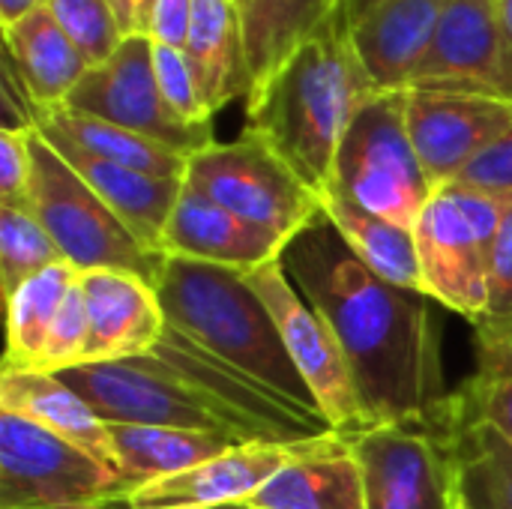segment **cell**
<instances>
[{
	"label": "cell",
	"instance_id": "6da1fadb",
	"mask_svg": "<svg viewBox=\"0 0 512 509\" xmlns=\"http://www.w3.org/2000/svg\"><path fill=\"white\" fill-rule=\"evenodd\" d=\"M279 261L333 330L369 426H450L453 393L441 363V318L429 294L372 273L327 216L300 231Z\"/></svg>",
	"mask_w": 512,
	"mask_h": 509
},
{
	"label": "cell",
	"instance_id": "7a4b0ae2",
	"mask_svg": "<svg viewBox=\"0 0 512 509\" xmlns=\"http://www.w3.org/2000/svg\"><path fill=\"white\" fill-rule=\"evenodd\" d=\"M105 423L219 435L231 444H306L336 438L318 420L264 390L201 345L165 327L153 351L57 372Z\"/></svg>",
	"mask_w": 512,
	"mask_h": 509
},
{
	"label": "cell",
	"instance_id": "3957f363",
	"mask_svg": "<svg viewBox=\"0 0 512 509\" xmlns=\"http://www.w3.org/2000/svg\"><path fill=\"white\" fill-rule=\"evenodd\" d=\"M342 9L246 96V132L264 138L321 198L333 192L339 144L375 96Z\"/></svg>",
	"mask_w": 512,
	"mask_h": 509
},
{
	"label": "cell",
	"instance_id": "277c9868",
	"mask_svg": "<svg viewBox=\"0 0 512 509\" xmlns=\"http://www.w3.org/2000/svg\"><path fill=\"white\" fill-rule=\"evenodd\" d=\"M156 294L168 327L288 405L327 420L246 273L165 255L156 276Z\"/></svg>",
	"mask_w": 512,
	"mask_h": 509
},
{
	"label": "cell",
	"instance_id": "5b68a950",
	"mask_svg": "<svg viewBox=\"0 0 512 509\" xmlns=\"http://www.w3.org/2000/svg\"><path fill=\"white\" fill-rule=\"evenodd\" d=\"M30 210L75 270H120L156 285L165 255L150 252L36 129Z\"/></svg>",
	"mask_w": 512,
	"mask_h": 509
},
{
	"label": "cell",
	"instance_id": "8992f818",
	"mask_svg": "<svg viewBox=\"0 0 512 509\" xmlns=\"http://www.w3.org/2000/svg\"><path fill=\"white\" fill-rule=\"evenodd\" d=\"M405 93H375L354 114L333 168V192L414 228L435 195L408 135Z\"/></svg>",
	"mask_w": 512,
	"mask_h": 509
},
{
	"label": "cell",
	"instance_id": "52a82bcc",
	"mask_svg": "<svg viewBox=\"0 0 512 509\" xmlns=\"http://www.w3.org/2000/svg\"><path fill=\"white\" fill-rule=\"evenodd\" d=\"M501 219V201L450 183L435 189L414 225L426 294L471 324L486 318L489 267Z\"/></svg>",
	"mask_w": 512,
	"mask_h": 509
},
{
	"label": "cell",
	"instance_id": "ba28073f",
	"mask_svg": "<svg viewBox=\"0 0 512 509\" xmlns=\"http://www.w3.org/2000/svg\"><path fill=\"white\" fill-rule=\"evenodd\" d=\"M186 183L285 243L324 216V198L264 138L246 129L234 141H213L189 156Z\"/></svg>",
	"mask_w": 512,
	"mask_h": 509
},
{
	"label": "cell",
	"instance_id": "9c48e42d",
	"mask_svg": "<svg viewBox=\"0 0 512 509\" xmlns=\"http://www.w3.org/2000/svg\"><path fill=\"white\" fill-rule=\"evenodd\" d=\"M366 509H465L459 432L441 423H387L351 438Z\"/></svg>",
	"mask_w": 512,
	"mask_h": 509
},
{
	"label": "cell",
	"instance_id": "30bf717a",
	"mask_svg": "<svg viewBox=\"0 0 512 509\" xmlns=\"http://www.w3.org/2000/svg\"><path fill=\"white\" fill-rule=\"evenodd\" d=\"M123 495L90 453L45 426L0 411V509L99 507Z\"/></svg>",
	"mask_w": 512,
	"mask_h": 509
},
{
	"label": "cell",
	"instance_id": "8fae6325",
	"mask_svg": "<svg viewBox=\"0 0 512 509\" xmlns=\"http://www.w3.org/2000/svg\"><path fill=\"white\" fill-rule=\"evenodd\" d=\"M66 108L138 132L183 156H195L216 141L213 126H189L168 111L147 33L126 36L105 63L90 66L69 93Z\"/></svg>",
	"mask_w": 512,
	"mask_h": 509
},
{
	"label": "cell",
	"instance_id": "7c38bea8",
	"mask_svg": "<svg viewBox=\"0 0 512 509\" xmlns=\"http://www.w3.org/2000/svg\"><path fill=\"white\" fill-rule=\"evenodd\" d=\"M246 279L267 303L297 372L303 375L306 387L312 390L333 432L351 441L363 435L366 429H372L360 408L348 363L339 351L333 330L315 312V306L300 294V288L291 282L282 261H273L255 273H246Z\"/></svg>",
	"mask_w": 512,
	"mask_h": 509
},
{
	"label": "cell",
	"instance_id": "4fadbf2b",
	"mask_svg": "<svg viewBox=\"0 0 512 509\" xmlns=\"http://www.w3.org/2000/svg\"><path fill=\"white\" fill-rule=\"evenodd\" d=\"M405 117L423 171L441 189L456 183L474 159L510 132L512 102L486 93L411 87Z\"/></svg>",
	"mask_w": 512,
	"mask_h": 509
},
{
	"label": "cell",
	"instance_id": "5bb4252c",
	"mask_svg": "<svg viewBox=\"0 0 512 509\" xmlns=\"http://www.w3.org/2000/svg\"><path fill=\"white\" fill-rule=\"evenodd\" d=\"M411 87L486 93L512 102V39L501 3L450 0Z\"/></svg>",
	"mask_w": 512,
	"mask_h": 509
},
{
	"label": "cell",
	"instance_id": "9a60e30c",
	"mask_svg": "<svg viewBox=\"0 0 512 509\" xmlns=\"http://www.w3.org/2000/svg\"><path fill=\"white\" fill-rule=\"evenodd\" d=\"M339 438V435H336ZM330 441V438H321ZM321 441L306 444H240L216 459H207L183 474L144 483L108 504L105 509H207L246 504L264 483H270L288 462L303 456Z\"/></svg>",
	"mask_w": 512,
	"mask_h": 509
},
{
	"label": "cell",
	"instance_id": "2e32d148",
	"mask_svg": "<svg viewBox=\"0 0 512 509\" xmlns=\"http://www.w3.org/2000/svg\"><path fill=\"white\" fill-rule=\"evenodd\" d=\"M81 294L87 312L84 366L141 357L156 348L168 327L156 285L141 276L90 270L81 273Z\"/></svg>",
	"mask_w": 512,
	"mask_h": 509
},
{
	"label": "cell",
	"instance_id": "e0dca14e",
	"mask_svg": "<svg viewBox=\"0 0 512 509\" xmlns=\"http://www.w3.org/2000/svg\"><path fill=\"white\" fill-rule=\"evenodd\" d=\"M285 246L288 243L276 234L243 222L189 183L180 192V201L168 219L162 240L165 255L216 264L237 273H255L279 261Z\"/></svg>",
	"mask_w": 512,
	"mask_h": 509
},
{
	"label": "cell",
	"instance_id": "ac0fdd59",
	"mask_svg": "<svg viewBox=\"0 0 512 509\" xmlns=\"http://www.w3.org/2000/svg\"><path fill=\"white\" fill-rule=\"evenodd\" d=\"M450 0H387L348 24L351 45L378 93L408 90Z\"/></svg>",
	"mask_w": 512,
	"mask_h": 509
},
{
	"label": "cell",
	"instance_id": "d6986e66",
	"mask_svg": "<svg viewBox=\"0 0 512 509\" xmlns=\"http://www.w3.org/2000/svg\"><path fill=\"white\" fill-rule=\"evenodd\" d=\"M45 138V135H42ZM78 174L81 180L111 207V213L150 249L162 252L168 219L180 201V192L186 186V177H156L144 174L126 165L105 162L99 156L84 153L81 147L63 141V138H45Z\"/></svg>",
	"mask_w": 512,
	"mask_h": 509
},
{
	"label": "cell",
	"instance_id": "ffe728a7",
	"mask_svg": "<svg viewBox=\"0 0 512 509\" xmlns=\"http://www.w3.org/2000/svg\"><path fill=\"white\" fill-rule=\"evenodd\" d=\"M0 411H12L45 426L48 432L90 453L99 465H105L117 477L111 423H105L96 414V408L57 375L3 369L0 372Z\"/></svg>",
	"mask_w": 512,
	"mask_h": 509
},
{
	"label": "cell",
	"instance_id": "44dd1931",
	"mask_svg": "<svg viewBox=\"0 0 512 509\" xmlns=\"http://www.w3.org/2000/svg\"><path fill=\"white\" fill-rule=\"evenodd\" d=\"M3 69L18 81L33 111L66 105L75 84L90 69L72 39L60 30L48 6L3 30Z\"/></svg>",
	"mask_w": 512,
	"mask_h": 509
},
{
	"label": "cell",
	"instance_id": "7402d4cb",
	"mask_svg": "<svg viewBox=\"0 0 512 509\" xmlns=\"http://www.w3.org/2000/svg\"><path fill=\"white\" fill-rule=\"evenodd\" d=\"M252 509H366L363 471L345 438H330L288 462L249 501Z\"/></svg>",
	"mask_w": 512,
	"mask_h": 509
},
{
	"label": "cell",
	"instance_id": "603a6c76",
	"mask_svg": "<svg viewBox=\"0 0 512 509\" xmlns=\"http://www.w3.org/2000/svg\"><path fill=\"white\" fill-rule=\"evenodd\" d=\"M183 51L213 117L237 96H249L252 81L243 54V24L231 0H195Z\"/></svg>",
	"mask_w": 512,
	"mask_h": 509
},
{
	"label": "cell",
	"instance_id": "cb8c5ba5",
	"mask_svg": "<svg viewBox=\"0 0 512 509\" xmlns=\"http://www.w3.org/2000/svg\"><path fill=\"white\" fill-rule=\"evenodd\" d=\"M111 444L117 456V477L123 495L144 483L183 474L207 459L222 456L231 447H240L219 435L132 423H111Z\"/></svg>",
	"mask_w": 512,
	"mask_h": 509
},
{
	"label": "cell",
	"instance_id": "d4e9b609",
	"mask_svg": "<svg viewBox=\"0 0 512 509\" xmlns=\"http://www.w3.org/2000/svg\"><path fill=\"white\" fill-rule=\"evenodd\" d=\"M33 129L45 138H63L81 147L84 153L99 156L114 165H126L144 174H156V177H186L189 156L159 141H150L138 132H129L123 126L69 111L66 105L33 111Z\"/></svg>",
	"mask_w": 512,
	"mask_h": 509
},
{
	"label": "cell",
	"instance_id": "484cf974",
	"mask_svg": "<svg viewBox=\"0 0 512 509\" xmlns=\"http://www.w3.org/2000/svg\"><path fill=\"white\" fill-rule=\"evenodd\" d=\"M324 216L333 222V228L342 234V240L351 246V252L372 273H378L381 279H387L399 288L426 294L414 228L384 219L339 192H330L324 198Z\"/></svg>",
	"mask_w": 512,
	"mask_h": 509
},
{
	"label": "cell",
	"instance_id": "4316f807",
	"mask_svg": "<svg viewBox=\"0 0 512 509\" xmlns=\"http://www.w3.org/2000/svg\"><path fill=\"white\" fill-rule=\"evenodd\" d=\"M330 12L336 9H330L327 0H246L240 9V24L252 90L264 84L324 24Z\"/></svg>",
	"mask_w": 512,
	"mask_h": 509
},
{
	"label": "cell",
	"instance_id": "83f0119b",
	"mask_svg": "<svg viewBox=\"0 0 512 509\" xmlns=\"http://www.w3.org/2000/svg\"><path fill=\"white\" fill-rule=\"evenodd\" d=\"M81 270L72 264H54L27 282H21L6 297V357L3 369L12 372H36L48 330L69 294V288L78 282Z\"/></svg>",
	"mask_w": 512,
	"mask_h": 509
},
{
	"label": "cell",
	"instance_id": "f1b7e54d",
	"mask_svg": "<svg viewBox=\"0 0 512 509\" xmlns=\"http://www.w3.org/2000/svg\"><path fill=\"white\" fill-rule=\"evenodd\" d=\"M63 252L30 207L0 204V291L9 297L30 276L63 264Z\"/></svg>",
	"mask_w": 512,
	"mask_h": 509
},
{
	"label": "cell",
	"instance_id": "f546056e",
	"mask_svg": "<svg viewBox=\"0 0 512 509\" xmlns=\"http://www.w3.org/2000/svg\"><path fill=\"white\" fill-rule=\"evenodd\" d=\"M465 459V495L492 509H512V447L489 426L459 432Z\"/></svg>",
	"mask_w": 512,
	"mask_h": 509
},
{
	"label": "cell",
	"instance_id": "4dcf8cb0",
	"mask_svg": "<svg viewBox=\"0 0 512 509\" xmlns=\"http://www.w3.org/2000/svg\"><path fill=\"white\" fill-rule=\"evenodd\" d=\"M45 6L87 66L105 63L126 39L108 0H48Z\"/></svg>",
	"mask_w": 512,
	"mask_h": 509
},
{
	"label": "cell",
	"instance_id": "1f68e13d",
	"mask_svg": "<svg viewBox=\"0 0 512 509\" xmlns=\"http://www.w3.org/2000/svg\"><path fill=\"white\" fill-rule=\"evenodd\" d=\"M450 426L456 432L489 426L512 447V378L474 375L459 393H453Z\"/></svg>",
	"mask_w": 512,
	"mask_h": 509
},
{
	"label": "cell",
	"instance_id": "d6a6232c",
	"mask_svg": "<svg viewBox=\"0 0 512 509\" xmlns=\"http://www.w3.org/2000/svg\"><path fill=\"white\" fill-rule=\"evenodd\" d=\"M153 63H156L159 93L168 111L189 126H213V114L201 96V87H198V78L192 72L186 51L153 42Z\"/></svg>",
	"mask_w": 512,
	"mask_h": 509
},
{
	"label": "cell",
	"instance_id": "836d02e7",
	"mask_svg": "<svg viewBox=\"0 0 512 509\" xmlns=\"http://www.w3.org/2000/svg\"><path fill=\"white\" fill-rule=\"evenodd\" d=\"M84 354H87V312H84V294H81V276H78V282L69 288L48 330L45 351H42L36 372L57 375L66 369H78L84 366Z\"/></svg>",
	"mask_w": 512,
	"mask_h": 509
},
{
	"label": "cell",
	"instance_id": "e575fe53",
	"mask_svg": "<svg viewBox=\"0 0 512 509\" xmlns=\"http://www.w3.org/2000/svg\"><path fill=\"white\" fill-rule=\"evenodd\" d=\"M33 126L0 129V204L30 207Z\"/></svg>",
	"mask_w": 512,
	"mask_h": 509
},
{
	"label": "cell",
	"instance_id": "d590c367",
	"mask_svg": "<svg viewBox=\"0 0 512 509\" xmlns=\"http://www.w3.org/2000/svg\"><path fill=\"white\" fill-rule=\"evenodd\" d=\"M456 183L477 189L501 201L504 207H512V129L501 141H495L480 159H474Z\"/></svg>",
	"mask_w": 512,
	"mask_h": 509
},
{
	"label": "cell",
	"instance_id": "8d00e7d4",
	"mask_svg": "<svg viewBox=\"0 0 512 509\" xmlns=\"http://www.w3.org/2000/svg\"><path fill=\"white\" fill-rule=\"evenodd\" d=\"M486 318H512V207H504V219L492 249Z\"/></svg>",
	"mask_w": 512,
	"mask_h": 509
},
{
	"label": "cell",
	"instance_id": "74e56055",
	"mask_svg": "<svg viewBox=\"0 0 512 509\" xmlns=\"http://www.w3.org/2000/svg\"><path fill=\"white\" fill-rule=\"evenodd\" d=\"M192 9H195V0H156L147 36L159 45L186 48Z\"/></svg>",
	"mask_w": 512,
	"mask_h": 509
},
{
	"label": "cell",
	"instance_id": "f35d334b",
	"mask_svg": "<svg viewBox=\"0 0 512 509\" xmlns=\"http://www.w3.org/2000/svg\"><path fill=\"white\" fill-rule=\"evenodd\" d=\"M48 0H0V27H12L18 24L21 18H27L30 12L42 9Z\"/></svg>",
	"mask_w": 512,
	"mask_h": 509
},
{
	"label": "cell",
	"instance_id": "ab89813d",
	"mask_svg": "<svg viewBox=\"0 0 512 509\" xmlns=\"http://www.w3.org/2000/svg\"><path fill=\"white\" fill-rule=\"evenodd\" d=\"M108 6L114 9L117 24H120L123 36H135V33H141V27H138V0H108Z\"/></svg>",
	"mask_w": 512,
	"mask_h": 509
},
{
	"label": "cell",
	"instance_id": "60d3db41",
	"mask_svg": "<svg viewBox=\"0 0 512 509\" xmlns=\"http://www.w3.org/2000/svg\"><path fill=\"white\" fill-rule=\"evenodd\" d=\"M381 3H387V0H348L345 3V18H348V24H354V21H360V18H366L372 9H378Z\"/></svg>",
	"mask_w": 512,
	"mask_h": 509
},
{
	"label": "cell",
	"instance_id": "b9f144b4",
	"mask_svg": "<svg viewBox=\"0 0 512 509\" xmlns=\"http://www.w3.org/2000/svg\"><path fill=\"white\" fill-rule=\"evenodd\" d=\"M153 6H156V0H138V27H141V33H147V30H150Z\"/></svg>",
	"mask_w": 512,
	"mask_h": 509
},
{
	"label": "cell",
	"instance_id": "7bdbcfd3",
	"mask_svg": "<svg viewBox=\"0 0 512 509\" xmlns=\"http://www.w3.org/2000/svg\"><path fill=\"white\" fill-rule=\"evenodd\" d=\"M501 3V18H504V27H507V33H510L512 39V0H498Z\"/></svg>",
	"mask_w": 512,
	"mask_h": 509
},
{
	"label": "cell",
	"instance_id": "ee69618b",
	"mask_svg": "<svg viewBox=\"0 0 512 509\" xmlns=\"http://www.w3.org/2000/svg\"><path fill=\"white\" fill-rule=\"evenodd\" d=\"M465 509H492L489 504H483V501H477V498H471V495H465Z\"/></svg>",
	"mask_w": 512,
	"mask_h": 509
},
{
	"label": "cell",
	"instance_id": "f6af8a7d",
	"mask_svg": "<svg viewBox=\"0 0 512 509\" xmlns=\"http://www.w3.org/2000/svg\"><path fill=\"white\" fill-rule=\"evenodd\" d=\"M96 509H105V507H96ZM207 509H252L249 504H225V507H207Z\"/></svg>",
	"mask_w": 512,
	"mask_h": 509
},
{
	"label": "cell",
	"instance_id": "bcb514c9",
	"mask_svg": "<svg viewBox=\"0 0 512 509\" xmlns=\"http://www.w3.org/2000/svg\"><path fill=\"white\" fill-rule=\"evenodd\" d=\"M345 3H348V0H327L330 9H345Z\"/></svg>",
	"mask_w": 512,
	"mask_h": 509
},
{
	"label": "cell",
	"instance_id": "7dc6e473",
	"mask_svg": "<svg viewBox=\"0 0 512 509\" xmlns=\"http://www.w3.org/2000/svg\"><path fill=\"white\" fill-rule=\"evenodd\" d=\"M231 3H234L237 9H243V3H246V0H231Z\"/></svg>",
	"mask_w": 512,
	"mask_h": 509
},
{
	"label": "cell",
	"instance_id": "c3c4849f",
	"mask_svg": "<svg viewBox=\"0 0 512 509\" xmlns=\"http://www.w3.org/2000/svg\"><path fill=\"white\" fill-rule=\"evenodd\" d=\"M75 509H96V507H75Z\"/></svg>",
	"mask_w": 512,
	"mask_h": 509
}]
</instances>
